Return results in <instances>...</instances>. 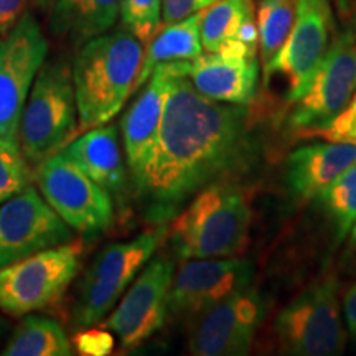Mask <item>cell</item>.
I'll use <instances>...</instances> for the list:
<instances>
[{
	"label": "cell",
	"mask_w": 356,
	"mask_h": 356,
	"mask_svg": "<svg viewBox=\"0 0 356 356\" xmlns=\"http://www.w3.org/2000/svg\"><path fill=\"white\" fill-rule=\"evenodd\" d=\"M338 291L337 274L328 270L275 315L273 337L279 353L292 356L343 353L346 333Z\"/></svg>",
	"instance_id": "cell-5"
},
{
	"label": "cell",
	"mask_w": 356,
	"mask_h": 356,
	"mask_svg": "<svg viewBox=\"0 0 356 356\" xmlns=\"http://www.w3.org/2000/svg\"><path fill=\"white\" fill-rule=\"evenodd\" d=\"M162 6L163 0H121L122 26L142 43H149L162 25Z\"/></svg>",
	"instance_id": "cell-26"
},
{
	"label": "cell",
	"mask_w": 356,
	"mask_h": 356,
	"mask_svg": "<svg viewBox=\"0 0 356 356\" xmlns=\"http://www.w3.org/2000/svg\"><path fill=\"white\" fill-rule=\"evenodd\" d=\"M3 356H70L71 343L55 320L29 315L13 330L2 350Z\"/></svg>",
	"instance_id": "cell-23"
},
{
	"label": "cell",
	"mask_w": 356,
	"mask_h": 356,
	"mask_svg": "<svg viewBox=\"0 0 356 356\" xmlns=\"http://www.w3.org/2000/svg\"><path fill=\"white\" fill-rule=\"evenodd\" d=\"M61 152L101 186L113 202H118L121 208L127 207L131 175L124 163L114 124L88 129L86 134L71 140Z\"/></svg>",
	"instance_id": "cell-16"
},
{
	"label": "cell",
	"mask_w": 356,
	"mask_h": 356,
	"mask_svg": "<svg viewBox=\"0 0 356 356\" xmlns=\"http://www.w3.org/2000/svg\"><path fill=\"white\" fill-rule=\"evenodd\" d=\"M356 162L355 142H322L293 150L286 162V185L297 202H310Z\"/></svg>",
	"instance_id": "cell-18"
},
{
	"label": "cell",
	"mask_w": 356,
	"mask_h": 356,
	"mask_svg": "<svg viewBox=\"0 0 356 356\" xmlns=\"http://www.w3.org/2000/svg\"><path fill=\"white\" fill-rule=\"evenodd\" d=\"M335 6L341 19H350L356 7V0H335Z\"/></svg>",
	"instance_id": "cell-33"
},
{
	"label": "cell",
	"mask_w": 356,
	"mask_h": 356,
	"mask_svg": "<svg viewBox=\"0 0 356 356\" xmlns=\"http://www.w3.org/2000/svg\"><path fill=\"white\" fill-rule=\"evenodd\" d=\"M220 0H163L162 25L173 24L193 13L202 12Z\"/></svg>",
	"instance_id": "cell-30"
},
{
	"label": "cell",
	"mask_w": 356,
	"mask_h": 356,
	"mask_svg": "<svg viewBox=\"0 0 356 356\" xmlns=\"http://www.w3.org/2000/svg\"><path fill=\"white\" fill-rule=\"evenodd\" d=\"M121 0H55L50 10V30L79 48L109 32L119 17Z\"/></svg>",
	"instance_id": "cell-21"
},
{
	"label": "cell",
	"mask_w": 356,
	"mask_h": 356,
	"mask_svg": "<svg viewBox=\"0 0 356 356\" xmlns=\"http://www.w3.org/2000/svg\"><path fill=\"white\" fill-rule=\"evenodd\" d=\"M33 2H35V6L42 8L43 12H48V10H51V7H53V3H55V0H33Z\"/></svg>",
	"instance_id": "cell-34"
},
{
	"label": "cell",
	"mask_w": 356,
	"mask_h": 356,
	"mask_svg": "<svg viewBox=\"0 0 356 356\" xmlns=\"http://www.w3.org/2000/svg\"><path fill=\"white\" fill-rule=\"evenodd\" d=\"M173 275V261L160 256L150 261L127 287L108 318V328L118 335L122 348H136L163 327Z\"/></svg>",
	"instance_id": "cell-14"
},
{
	"label": "cell",
	"mask_w": 356,
	"mask_h": 356,
	"mask_svg": "<svg viewBox=\"0 0 356 356\" xmlns=\"http://www.w3.org/2000/svg\"><path fill=\"white\" fill-rule=\"evenodd\" d=\"M200 35L207 53L257 56L259 35L252 0H220L204 8Z\"/></svg>",
	"instance_id": "cell-19"
},
{
	"label": "cell",
	"mask_w": 356,
	"mask_h": 356,
	"mask_svg": "<svg viewBox=\"0 0 356 356\" xmlns=\"http://www.w3.org/2000/svg\"><path fill=\"white\" fill-rule=\"evenodd\" d=\"M264 318V300L249 286L229 293L211 309L191 320L188 351L197 356H243Z\"/></svg>",
	"instance_id": "cell-11"
},
{
	"label": "cell",
	"mask_w": 356,
	"mask_h": 356,
	"mask_svg": "<svg viewBox=\"0 0 356 356\" xmlns=\"http://www.w3.org/2000/svg\"><path fill=\"white\" fill-rule=\"evenodd\" d=\"M188 78L213 101L249 106L259 88V60L204 51L190 63Z\"/></svg>",
	"instance_id": "cell-17"
},
{
	"label": "cell",
	"mask_w": 356,
	"mask_h": 356,
	"mask_svg": "<svg viewBox=\"0 0 356 356\" xmlns=\"http://www.w3.org/2000/svg\"><path fill=\"white\" fill-rule=\"evenodd\" d=\"M144 60V43L126 29L106 32L78 48L73 83L79 131L108 124L134 91Z\"/></svg>",
	"instance_id": "cell-2"
},
{
	"label": "cell",
	"mask_w": 356,
	"mask_h": 356,
	"mask_svg": "<svg viewBox=\"0 0 356 356\" xmlns=\"http://www.w3.org/2000/svg\"><path fill=\"white\" fill-rule=\"evenodd\" d=\"M37 180L42 197L71 229L95 236L113 226V198L63 152L38 165Z\"/></svg>",
	"instance_id": "cell-10"
},
{
	"label": "cell",
	"mask_w": 356,
	"mask_h": 356,
	"mask_svg": "<svg viewBox=\"0 0 356 356\" xmlns=\"http://www.w3.org/2000/svg\"><path fill=\"white\" fill-rule=\"evenodd\" d=\"M26 0H0V37L6 35L25 13Z\"/></svg>",
	"instance_id": "cell-31"
},
{
	"label": "cell",
	"mask_w": 356,
	"mask_h": 356,
	"mask_svg": "<svg viewBox=\"0 0 356 356\" xmlns=\"http://www.w3.org/2000/svg\"><path fill=\"white\" fill-rule=\"evenodd\" d=\"M190 63L191 61L160 63L147 79L139 97L124 114L121 121L122 144L134 190L142 184L152 163L168 92L180 74L188 73Z\"/></svg>",
	"instance_id": "cell-15"
},
{
	"label": "cell",
	"mask_w": 356,
	"mask_h": 356,
	"mask_svg": "<svg viewBox=\"0 0 356 356\" xmlns=\"http://www.w3.org/2000/svg\"><path fill=\"white\" fill-rule=\"evenodd\" d=\"M251 216L246 193L229 181H216L173 218L172 246L184 261L238 256L248 246Z\"/></svg>",
	"instance_id": "cell-3"
},
{
	"label": "cell",
	"mask_w": 356,
	"mask_h": 356,
	"mask_svg": "<svg viewBox=\"0 0 356 356\" xmlns=\"http://www.w3.org/2000/svg\"><path fill=\"white\" fill-rule=\"evenodd\" d=\"M351 17H353V33H355V38H356V7L353 13H351Z\"/></svg>",
	"instance_id": "cell-37"
},
{
	"label": "cell",
	"mask_w": 356,
	"mask_h": 356,
	"mask_svg": "<svg viewBox=\"0 0 356 356\" xmlns=\"http://www.w3.org/2000/svg\"><path fill=\"white\" fill-rule=\"evenodd\" d=\"M165 226L160 225L159 229L137 236L132 241L109 244L95 257L84 279L97 280L126 292L136 275L152 259L154 252L165 238Z\"/></svg>",
	"instance_id": "cell-20"
},
{
	"label": "cell",
	"mask_w": 356,
	"mask_h": 356,
	"mask_svg": "<svg viewBox=\"0 0 356 356\" xmlns=\"http://www.w3.org/2000/svg\"><path fill=\"white\" fill-rule=\"evenodd\" d=\"M48 56V40L32 13L0 38V140L19 144L26 97Z\"/></svg>",
	"instance_id": "cell-9"
},
{
	"label": "cell",
	"mask_w": 356,
	"mask_h": 356,
	"mask_svg": "<svg viewBox=\"0 0 356 356\" xmlns=\"http://www.w3.org/2000/svg\"><path fill=\"white\" fill-rule=\"evenodd\" d=\"M356 92V38L345 29L333 38L300 99L293 102L289 126L312 137L335 121Z\"/></svg>",
	"instance_id": "cell-8"
},
{
	"label": "cell",
	"mask_w": 356,
	"mask_h": 356,
	"mask_svg": "<svg viewBox=\"0 0 356 356\" xmlns=\"http://www.w3.org/2000/svg\"><path fill=\"white\" fill-rule=\"evenodd\" d=\"M29 167L20 144L0 140V203L29 185Z\"/></svg>",
	"instance_id": "cell-27"
},
{
	"label": "cell",
	"mask_w": 356,
	"mask_h": 356,
	"mask_svg": "<svg viewBox=\"0 0 356 356\" xmlns=\"http://www.w3.org/2000/svg\"><path fill=\"white\" fill-rule=\"evenodd\" d=\"M320 210L335 228V241L341 243L356 221V162L317 197Z\"/></svg>",
	"instance_id": "cell-25"
},
{
	"label": "cell",
	"mask_w": 356,
	"mask_h": 356,
	"mask_svg": "<svg viewBox=\"0 0 356 356\" xmlns=\"http://www.w3.org/2000/svg\"><path fill=\"white\" fill-rule=\"evenodd\" d=\"M343 315L346 328H348L351 338L356 341V284L346 292L343 300Z\"/></svg>",
	"instance_id": "cell-32"
},
{
	"label": "cell",
	"mask_w": 356,
	"mask_h": 356,
	"mask_svg": "<svg viewBox=\"0 0 356 356\" xmlns=\"http://www.w3.org/2000/svg\"><path fill=\"white\" fill-rule=\"evenodd\" d=\"M73 241V229L33 186L0 204V269L12 262Z\"/></svg>",
	"instance_id": "cell-12"
},
{
	"label": "cell",
	"mask_w": 356,
	"mask_h": 356,
	"mask_svg": "<svg viewBox=\"0 0 356 356\" xmlns=\"http://www.w3.org/2000/svg\"><path fill=\"white\" fill-rule=\"evenodd\" d=\"M254 264L239 257L185 259L173 275L168 315L195 320L239 289L252 286Z\"/></svg>",
	"instance_id": "cell-13"
},
{
	"label": "cell",
	"mask_w": 356,
	"mask_h": 356,
	"mask_svg": "<svg viewBox=\"0 0 356 356\" xmlns=\"http://www.w3.org/2000/svg\"><path fill=\"white\" fill-rule=\"evenodd\" d=\"M202 15L203 10L173 22V24L163 25V29L157 30V33L147 44V51L144 53V60H142L139 76L136 79L134 89L144 86L160 63L193 61L195 58L202 55L203 47L202 35H200Z\"/></svg>",
	"instance_id": "cell-22"
},
{
	"label": "cell",
	"mask_w": 356,
	"mask_h": 356,
	"mask_svg": "<svg viewBox=\"0 0 356 356\" xmlns=\"http://www.w3.org/2000/svg\"><path fill=\"white\" fill-rule=\"evenodd\" d=\"M248 154V106L213 101L188 73L180 74L163 106L152 163L134 190L142 216L165 225L195 195L238 170Z\"/></svg>",
	"instance_id": "cell-1"
},
{
	"label": "cell",
	"mask_w": 356,
	"mask_h": 356,
	"mask_svg": "<svg viewBox=\"0 0 356 356\" xmlns=\"http://www.w3.org/2000/svg\"><path fill=\"white\" fill-rule=\"evenodd\" d=\"M350 249L351 251H356V221H355V225H353V228H351V231H350Z\"/></svg>",
	"instance_id": "cell-36"
},
{
	"label": "cell",
	"mask_w": 356,
	"mask_h": 356,
	"mask_svg": "<svg viewBox=\"0 0 356 356\" xmlns=\"http://www.w3.org/2000/svg\"><path fill=\"white\" fill-rule=\"evenodd\" d=\"M81 257L78 243L44 249L0 269V309L8 315L42 310L63 296Z\"/></svg>",
	"instance_id": "cell-7"
},
{
	"label": "cell",
	"mask_w": 356,
	"mask_h": 356,
	"mask_svg": "<svg viewBox=\"0 0 356 356\" xmlns=\"http://www.w3.org/2000/svg\"><path fill=\"white\" fill-rule=\"evenodd\" d=\"M314 136H320L332 142H355L356 144V92L350 104L337 115L335 121L322 131L315 132Z\"/></svg>",
	"instance_id": "cell-28"
},
{
	"label": "cell",
	"mask_w": 356,
	"mask_h": 356,
	"mask_svg": "<svg viewBox=\"0 0 356 356\" xmlns=\"http://www.w3.org/2000/svg\"><path fill=\"white\" fill-rule=\"evenodd\" d=\"M296 20L282 48L264 65V86L274 79L287 104L300 99L330 47V0H293Z\"/></svg>",
	"instance_id": "cell-6"
},
{
	"label": "cell",
	"mask_w": 356,
	"mask_h": 356,
	"mask_svg": "<svg viewBox=\"0 0 356 356\" xmlns=\"http://www.w3.org/2000/svg\"><path fill=\"white\" fill-rule=\"evenodd\" d=\"M78 353L84 356H104L114 350V337L99 328H81L74 338Z\"/></svg>",
	"instance_id": "cell-29"
},
{
	"label": "cell",
	"mask_w": 356,
	"mask_h": 356,
	"mask_svg": "<svg viewBox=\"0 0 356 356\" xmlns=\"http://www.w3.org/2000/svg\"><path fill=\"white\" fill-rule=\"evenodd\" d=\"M73 68L65 58L44 60L26 97L19 144L30 167L61 152L78 132Z\"/></svg>",
	"instance_id": "cell-4"
},
{
	"label": "cell",
	"mask_w": 356,
	"mask_h": 356,
	"mask_svg": "<svg viewBox=\"0 0 356 356\" xmlns=\"http://www.w3.org/2000/svg\"><path fill=\"white\" fill-rule=\"evenodd\" d=\"M7 333H8V322L2 317V315H0V341L7 337Z\"/></svg>",
	"instance_id": "cell-35"
},
{
	"label": "cell",
	"mask_w": 356,
	"mask_h": 356,
	"mask_svg": "<svg viewBox=\"0 0 356 356\" xmlns=\"http://www.w3.org/2000/svg\"><path fill=\"white\" fill-rule=\"evenodd\" d=\"M296 20L293 0H259L256 12L257 35H259V58L267 65L275 56Z\"/></svg>",
	"instance_id": "cell-24"
}]
</instances>
